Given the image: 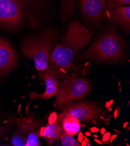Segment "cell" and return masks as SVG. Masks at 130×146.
I'll list each match as a JSON object with an SVG mask.
<instances>
[{
  "instance_id": "1",
  "label": "cell",
  "mask_w": 130,
  "mask_h": 146,
  "mask_svg": "<svg viewBox=\"0 0 130 146\" xmlns=\"http://www.w3.org/2000/svg\"><path fill=\"white\" fill-rule=\"evenodd\" d=\"M60 0H0V27L17 31L25 24L39 27L59 13Z\"/></svg>"
},
{
  "instance_id": "2",
  "label": "cell",
  "mask_w": 130,
  "mask_h": 146,
  "mask_svg": "<svg viewBox=\"0 0 130 146\" xmlns=\"http://www.w3.org/2000/svg\"><path fill=\"white\" fill-rule=\"evenodd\" d=\"M93 36V31L78 20L69 21L61 41L51 53L49 66L66 72L79 71L82 65H75V58L89 44Z\"/></svg>"
},
{
  "instance_id": "16",
  "label": "cell",
  "mask_w": 130,
  "mask_h": 146,
  "mask_svg": "<svg viewBox=\"0 0 130 146\" xmlns=\"http://www.w3.org/2000/svg\"><path fill=\"white\" fill-rule=\"evenodd\" d=\"M61 144L62 146H79L80 144L73 137L66 133L62 129L60 136Z\"/></svg>"
},
{
  "instance_id": "8",
  "label": "cell",
  "mask_w": 130,
  "mask_h": 146,
  "mask_svg": "<svg viewBox=\"0 0 130 146\" xmlns=\"http://www.w3.org/2000/svg\"><path fill=\"white\" fill-rule=\"evenodd\" d=\"M101 110L97 105L88 102H82L73 103L66 107L60 114L58 119L61 122L64 116L69 114L83 122H91L98 119Z\"/></svg>"
},
{
  "instance_id": "18",
  "label": "cell",
  "mask_w": 130,
  "mask_h": 146,
  "mask_svg": "<svg viewBox=\"0 0 130 146\" xmlns=\"http://www.w3.org/2000/svg\"><path fill=\"white\" fill-rule=\"evenodd\" d=\"M5 133V130L2 127H0V139H1Z\"/></svg>"
},
{
  "instance_id": "4",
  "label": "cell",
  "mask_w": 130,
  "mask_h": 146,
  "mask_svg": "<svg viewBox=\"0 0 130 146\" xmlns=\"http://www.w3.org/2000/svg\"><path fill=\"white\" fill-rule=\"evenodd\" d=\"M60 32L54 26L46 27L40 32L23 37L20 44L21 54L24 59H31L38 72L49 66L51 53L60 40Z\"/></svg>"
},
{
  "instance_id": "5",
  "label": "cell",
  "mask_w": 130,
  "mask_h": 146,
  "mask_svg": "<svg viewBox=\"0 0 130 146\" xmlns=\"http://www.w3.org/2000/svg\"><path fill=\"white\" fill-rule=\"evenodd\" d=\"M91 90L90 82L78 76L77 72L67 75L60 82L55 95V103L59 110H64L69 105L87 96Z\"/></svg>"
},
{
  "instance_id": "13",
  "label": "cell",
  "mask_w": 130,
  "mask_h": 146,
  "mask_svg": "<svg viewBox=\"0 0 130 146\" xmlns=\"http://www.w3.org/2000/svg\"><path fill=\"white\" fill-rule=\"evenodd\" d=\"M61 123L57 118L55 121L45 127H41L39 131L40 137H44L48 140H60L61 133Z\"/></svg>"
},
{
  "instance_id": "10",
  "label": "cell",
  "mask_w": 130,
  "mask_h": 146,
  "mask_svg": "<svg viewBox=\"0 0 130 146\" xmlns=\"http://www.w3.org/2000/svg\"><path fill=\"white\" fill-rule=\"evenodd\" d=\"M107 19L109 23L118 27L127 34L130 33V5L121 6L108 10Z\"/></svg>"
},
{
  "instance_id": "11",
  "label": "cell",
  "mask_w": 130,
  "mask_h": 146,
  "mask_svg": "<svg viewBox=\"0 0 130 146\" xmlns=\"http://www.w3.org/2000/svg\"><path fill=\"white\" fill-rule=\"evenodd\" d=\"M36 121L29 116L18 119L17 129L11 139V144L14 146H26L28 133Z\"/></svg>"
},
{
  "instance_id": "14",
  "label": "cell",
  "mask_w": 130,
  "mask_h": 146,
  "mask_svg": "<svg viewBox=\"0 0 130 146\" xmlns=\"http://www.w3.org/2000/svg\"><path fill=\"white\" fill-rule=\"evenodd\" d=\"M62 129L68 135L75 136L81 130V122L79 119L69 114L65 115L61 121Z\"/></svg>"
},
{
  "instance_id": "3",
  "label": "cell",
  "mask_w": 130,
  "mask_h": 146,
  "mask_svg": "<svg viewBox=\"0 0 130 146\" xmlns=\"http://www.w3.org/2000/svg\"><path fill=\"white\" fill-rule=\"evenodd\" d=\"M127 44L117 27L109 25L102 26L88 48L75 58L77 62L91 61L111 64L124 62Z\"/></svg>"
},
{
  "instance_id": "17",
  "label": "cell",
  "mask_w": 130,
  "mask_h": 146,
  "mask_svg": "<svg viewBox=\"0 0 130 146\" xmlns=\"http://www.w3.org/2000/svg\"><path fill=\"white\" fill-rule=\"evenodd\" d=\"M108 9L111 10L115 8L130 5V0H107Z\"/></svg>"
},
{
  "instance_id": "9",
  "label": "cell",
  "mask_w": 130,
  "mask_h": 146,
  "mask_svg": "<svg viewBox=\"0 0 130 146\" xmlns=\"http://www.w3.org/2000/svg\"><path fill=\"white\" fill-rule=\"evenodd\" d=\"M17 53L11 43L0 37V75H4L18 66Z\"/></svg>"
},
{
  "instance_id": "6",
  "label": "cell",
  "mask_w": 130,
  "mask_h": 146,
  "mask_svg": "<svg viewBox=\"0 0 130 146\" xmlns=\"http://www.w3.org/2000/svg\"><path fill=\"white\" fill-rule=\"evenodd\" d=\"M79 17L90 29L103 26L107 19V0H77Z\"/></svg>"
},
{
  "instance_id": "15",
  "label": "cell",
  "mask_w": 130,
  "mask_h": 146,
  "mask_svg": "<svg viewBox=\"0 0 130 146\" xmlns=\"http://www.w3.org/2000/svg\"><path fill=\"white\" fill-rule=\"evenodd\" d=\"M40 123L39 121L33 125L31 128L29 132L28 133L26 139V146H39L40 145V142L39 140V128Z\"/></svg>"
},
{
  "instance_id": "7",
  "label": "cell",
  "mask_w": 130,
  "mask_h": 146,
  "mask_svg": "<svg viewBox=\"0 0 130 146\" xmlns=\"http://www.w3.org/2000/svg\"><path fill=\"white\" fill-rule=\"evenodd\" d=\"M67 75V72L50 66H49V67L45 70L39 71L38 78L45 82L46 90L42 94H37L35 92L30 93V101L29 102L26 108L30 104L31 101L32 100H47L55 96L57 94L60 82Z\"/></svg>"
},
{
  "instance_id": "12",
  "label": "cell",
  "mask_w": 130,
  "mask_h": 146,
  "mask_svg": "<svg viewBox=\"0 0 130 146\" xmlns=\"http://www.w3.org/2000/svg\"><path fill=\"white\" fill-rule=\"evenodd\" d=\"M77 9V0H60L59 15L63 24L74 16Z\"/></svg>"
}]
</instances>
